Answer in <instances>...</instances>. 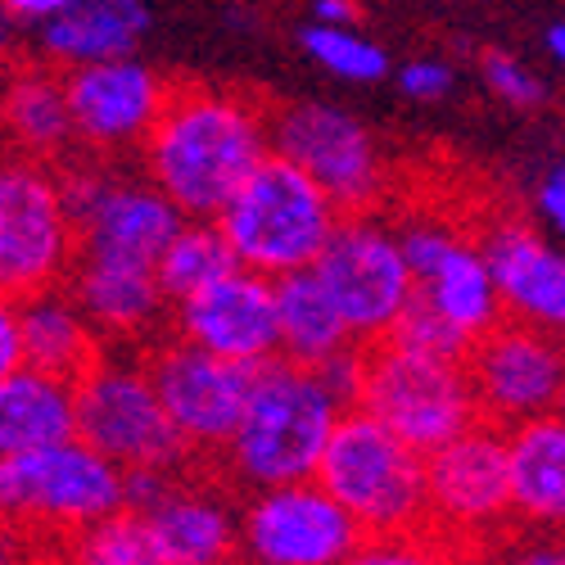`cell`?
<instances>
[{"instance_id": "cell-1", "label": "cell", "mask_w": 565, "mask_h": 565, "mask_svg": "<svg viewBox=\"0 0 565 565\" xmlns=\"http://www.w3.org/2000/svg\"><path fill=\"white\" fill-rule=\"evenodd\" d=\"M267 154L276 146L263 96L185 82L172 86V100L136 159L185 217H217Z\"/></svg>"}, {"instance_id": "cell-2", "label": "cell", "mask_w": 565, "mask_h": 565, "mask_svg": "<svg viewBox=\"0 0 565 565\" xmlns=\"http://www.w3.org/2000/svg\"><path fill=\"white\" fill-rule=\"evenodd\" d=\"M349 407L353 403L331 385L321 366L276 358L258 366L254 398L245 407L241 430L217 457V470L241 493L317 480L326 444Z\"/></svg>"}, {"instance_id": "cell-3", "label": "cell", "mask_w": 565, "mask_h": 565, "mask_svg": "<svg viewBox=\"0 0 565 565\" xmlns=\"http://www.w3.org/2000/svg\"><path fill=\"white\" fill-rule=\"evenodd\" d=\"M0 507L32 556L127 511V470L82 435L55 448L0 457Z\"/></svg>"}, {"instance_id": "cell-4", "label": "cell", "mask_w": 565, "mask_h": 565, "mask_svg": "<svg viewBox=\"0 0 565 565\" xmlns=\"http://www.w3.org/2000/svg\"><path fill=\"white\" fill-rule=\"evenodd\" d=\"M344 217L349 213L331 200L321 181H312L286 154H267L258 172L217 213V226L235 249V263L280 280L295 271H312L321 254L331 249Z\"/></svg>"}, {"instance_id": "cell-5", "label": "cell", "mask_w": 565, "mask_h": 565, "mask_svg": "<svg viewBox=\"0 0 565 565\" xmlns=\"http://www.w3.org/2000/svg\"><path fill=\"white\" fill-rule=\"evenodd\" d=\"M358 407L385 420L394 435H403L426 457L484 420L466 353L426 349L403 335L362 349Z\"/></svg>"}, {"instance_id": "cell-6", "label": "cell", "mask_w": 565, "mask_h": 565, "mask_svg": "<svg viewBox=\"0 0 565 565\" xmlns=\"http://www.w3.org/2000/svg\"><path fill=\"white\" fill-rule=\"evenodd\" d=\"M317 480L349 507L366 539L416 534L430 521L426 452L362 407H349L340 416Z\"/></svg>"}, {"instance_id": "cell-7", "label": "cell", "mask_w": 565, "mask_h": 565, "mask_svg": "<svg viewBox=\"0 0 565 565\" xmlns=\"http://www.w3.org/2000/svg\"><path fill=\"white\" fill-rule=\"evenodd\" d=\"M77 435L118 461L127 476L195 461L163 407L146 349L109 344L96 366L77 375Z\"/></svg>"}, {"instance_id": "cell-8", "label": "cell", "mask_w": 565, "mask_h": 565, "mask_svg": "<svg viewBox=\"0 0 565 565\" xmlns=\"http://www.w3.org/2000/svg\"><path fill=\"white\" fill-rule=\"evenodd\" d=\"M82 231L64 191V168L10 154L0 172V286L6 299L68 286Z\"/></svg>"}, {"instance_id": "cell-9", "label": "cell", "mask_w": 565, "mask_h": 565, "mask_svg": "<svg viewBox=\"0 0 565 565\" xmlns=\"http://www.w3.org/2000/svg\"><path fill=\"white\" fill-rule=\"evenodd\" d=\"M241 502L245 493L209 461L127 476V507L146 521L168 565H226L241 556Z\"/></svg>"}, {"instance_id": "cell-10", "label": "cell", "mask_w": 565, "mask_h": 565, "mask_svg": "<svg viewBox=\"0 0 565 565\" xmlns=\"http://www.w3.org/2000/svg\"><path fill=\"white\" fill-rule=\"evenodd\" d=\"M398 231L416 271V308L444 321L470 353V344L507 317L476 222H457L435 209H407L398 213Z\"/></svg>"}, {"instance_id": "cell-11", "label": "cell", "mask_w": 565, "mask_h": 565, "mask_svg": "<svg viewBox=\"0 0 565 565\" xmlns=\"http://www.w3.org/2000/svg\"><path fill=\"white\" fill-rule=\"evenodd\" d=\"M312 271L340 303L358 349L390 340L416 308V271L403 249L398 217L349 213Z\"/></svg>"}, {"instance_id": "cell-12", "label": "cell", "mask_w": 565, "mask_h": 565, "mask_svg": "<svg viewBox=\"0 0 565 565\" xmlns=\"http://www.w3.org/2000/svg\"><path fill=\"white\" fill-rule=\"evenodd\" d=\"M426 489H430V521L439 539L476 556L515 530L511 502V435L493 420H476L466 435L435 448L426 457Z\"/></svg>"}, {"instance_id": "cell-13", "label": "cell", "mask_w": 565, "mask_h": 565, "mask_svg": "<svg viewBox=\"0 0 565 565\" xmlns=\"http://www.w3.org/2000/svg\"><path fill=\"white\" fill-rule=\"evenodd\" d=\"M64 191L82 231V254L159 263V254L185 222V213L159 185L122 159H68Z\"/></svg>"}, {"instance_id": "cell-14", "label": "cell", "mask_w": 565, "mask_h": 565, "mask_svg": "<svg viewBox=\"0 0 565 565\" xmlns=\"http://www.w3.org/2000/svg\"><path fill=\"white\" fill-rule=\"evenodd\" d=\"M271 146L321 181L344 213H381L390 195V163L371 127L331 100L271 105Z\"/></svg>"}, {"instance_id": "cell-15", "label": "cell", "mask_w": 565, "mask_h": 565, "mask_svg": "<svg viewBox=\"0 0 565 565\" xmlns=\"http://www.w3.org/2000/svg\"><path fill=\"white\" fill-rule=\"evenodd\" d=\"M154 385L163 394V407L172 416V426L195 461L217 466V457L226 452L231 435L241 430L245 407L254 398V381L258 366L217 358L191 340L163 335L146 349Z\"/></svg>"}, {"instance_id": "cell-16", "label": "cell", "mask_w": 565, "mask_h": 565, "mask_svg": "<svg viewBox=\"0 0 565 565\" xmlns=\"http://www.w3.org/2000/svg\"><path fill=\"white\" fill-rule=\"evenodd\" d=\"M366 530L321 480L254 489L241 502V556L249 565H344Z\"/></svg>"}, {"instance_id": "cell-17", "label": "cell", "mask_w": 565, "mask_h": 565, "mask_svg": "<svg viewBox=\"0 0 565 565\" xmlns=\"http://www.w3.org/2000/svg\"><path fill=\"white\" fill-rule=\"evenodd\" d=\"M480 416L502 430L552 416L565 390V335L502 317L466 353Z\"/></svg>"}, {"instance_id": "cell-18", "label": "cell", "mask_w": 565, "mask_h": 565, "mask_svg": "<svg viewBox=\"0 0 565 565\" xmlns=\"http://www.w3.org/2000/svg\"><path fill=\"white\" fill-rule=\"evenodd\" d=\"M64 82L77 127V154L90 159L140 154L172 100V82L140 55L64 68Z\"/></svg>"}, {"instance_id": "cell-19", "label": "cell", "mask_w": 565, "mask_h": 565, "mask_svg": "<svg viewBox=\"0 0 565 565\" xmlns=\"http://www.w3.org/2000/svg\"><path fill=\"white\" fill-rule=\"evenodd\" d=\"M168 335L191 340L217 358L267 366L280 358V317L276 280L254 267H231L200 295L172 303Z\"/></svg>"}, {"instance_id": "cell-20", "label": "cell", "mask_w": 565, "mask_h": 565, "mask_svg": "<svg viewBox=\"0 0 565 565\" xmlns=\"http://www.w3.org/2000/svg\"><path fill=\"white\" fill-rule=\"evenodd\" d=\"M476 231L498 280L502 312L565 335V245L515 209L480 213Z\"/></svg>"}, {"instance_id": "cell-21", "label": "cell", "mask_w": 565, "mask_h": 565, "mask_svg": "<svg viewBox=\"0 0 565 565\" xmlns=\"http://www.w3.org/2000/svg\"><path fill=\"white\" fill-rule=\"evenodd\" d=\"M68 290L109 344L150 349L154 340L168 335V326H172V299L163 290L154 263L109 258V254H77Z\"/></svg>"}, {"instance_id": "cell-22", "label": "cell", "mask_w": 565, "mask_h": 565, "mask_svg": "<svg viewBox=\"0 0 565 565\" xmlns=\"http://www.w3.org/2000/svg\"><path fill=\"white\" fill-rule=\"evenodd\" d=\"M6 136H10V154L19 159H41V163L64 168L68 154H77V127H73L64 68L45 64L41 55L10 64Z\"/></svg>"}, {"instance_id": "cell-23", "label": "cell", "mask_w": 565, "mask_h": 565, "mask_svg": "<svg viewBox=\"0 0 565 565\" xmlns=\"http://www.w3.org/2000/svg\"><path fill=\"white\" fill-rule=\"evenodd\" d=\"M150 32L146 0H73V6L32 32V51L55 68H82L100 60L136 55Z\"/></svg>"}, {"instance_id": "cell-24", "label": "cell", "mask_w": 565, "mask_h": 565, "mask_svg": "<svg viewBox=\"0 0 565 565\" xmlns=\"http://www.w3.org/2000/svg\"><path fill=\"white\" fill-rule=\"evenodd\" d=\"M10 303H14L19 326H23V366L77 381V375H86L100 362V353L109 349V340L96 331V321L86 317V308L73 299L68 286L23 295Z\"/></svg>"}, {"instance_id": "cell-25", "label": "cell", "mask_w": 565, "mask_h": 565, "mask_svg": "<svg viewBox=\"0 0 565 565\" xmlns=\"http://www.w3.org/2000/svg\"><path fill=\"white\" fill-rule=\"evenodd\" d=\"M511 435V502L515 525L565 534V416H539Z\"/></svg>"}, {"instance_id": "cell-26", "label": "cell", "mask_w": 565, "mask_h": 565, "mask_svg": "<svg viewBox=\"0 0 565 565\" xmlns=\"http://www.w3.org/2000/svg\"><path fill=\"white\" fill-rule=\"evenodd\" d=\"M77 439V381L19 366L0 375V457Z\"/></svg>"}, {"instance_id": "cell-27", "label": "cell", "mask_w": 565, "mask_h": 565, "mask_svg": "<svg viewBox=\"0 0 565 565\" xmlns=\"http://www.w3.org/2000/svg\"><path fill=\"white\" fill-rule=\"evenodd\" d=\"M276 317H280V358L326 366L358 349L349 321L317 271H295L276 280Z\"/></svg>"}, {"instance_id": "cell-28", "label": "cell", "mask_w": 565, "mask_h": 565, "mask_svg": "<svg viewBox=\"0 0 565 565\" xmlns=\"http://www.w3.org/2000/svg\"><path fill=\"white\" fill-rule=\"evenodd\" d=\"M154 267H159L168 299L181 303V299L200 295L204 286H213V280L226 276L231 267H241V263H235V249L226 245L217 217H185Z\"/></svg>"}, {"instance_id": "cell-29", "label": "cell", "mask_w": 565, "mask_h": 565, "mask_svg": "<svg viewBox=\"0 0 565 565\" xmlns=\"http://www.w3.org/2000/svg\"><path fill=\"white\" fill-rule=\"evenodd\" d=\"M36 565H168V561L154 547L146 521L127 507V511L109 515V521L64 539L60 547L41 552Z\"/></svg>"}, {"instance_id": "cell-30", "label": "cell", "mask_w": 565, "mask_h": 565, "mask_svg": "<svg viewBox=\"0 0 565 565\" xmlns=\"http://www.w3.org/2000/svg\"><path fill=\"white\" fill-rule=\"evenodd\" d=\"M299 45L303 55L326 68L340 82H353V86H375L390 77V51L381 41H371L358 23H312L299 32Z\"/></svg>"}, {"instance_id": "cell-31", "label": "cell", "mask_w": 565, "mask_h": 565, "mask_svg": "<svg viewBox=\"0 0 565 565\" xmlns=\"http://www.w3.org/2000/svg\"><path fill=\"white\" fill-rule=\"evenodd\" d=\"M344 565H470V556L448 539H439L435 530H416V534L366 539Z\"/></svg>"}, {"instance_id": "cell-32", "label": "cell", "mask_w": 565, "mask_h": 565, "mask_svg": "<svg viewBox=\"0 0 565 565\" xmlns=\"http://www.w3.org/2000/svg\"><path fill=\"white\" fill-rule=\"evenodd\" d=\"M480 77L489 86V96L502 100V105H511V109H539L547 100L539 73L525 60L507 55V51H484L480 55Z\"/></svg>"}, {"instance_id": "cell-33", "label": "cell", "mask_w": 565, "mask_h": 565, "mask_svg": "<svg viewBox=\"0 0 565 565\" xmlns=\"http://www.w3.org/2000/svg\"><path fill=\"white\" fill-rule=\"evenodd\" d=\"M470 565H565V534H539L515 525L498 543L480 547Z\"/></svg>"}, {"instance_id": "cell-34", "label": "cell", "mask_w": 565, "mask_h": 565, "mask_svg": "<svg viewBox=\"0 0 565 565\" xmlns=\"http://www.w3.org/2000/svg\"><path fill=\"white\" fill-rule=\"evenodd\" d=\"M394 82H398V90H403L407 100L430 105V100H444L448 90L457 86V73L439 55H416V60H407V64L394 68Z\"/></svg>"}, {"instance_id": "cell-35", "label": "cell", "mask_w": 565, "mask_h": 565, "mask_svg": "<svg viewBox=\"0 0 565 565\" xmlns=\"http://www.w3.org/2000/svg\"><path fill=\"white\" fill-rule=\"evenodd\" d=\"M530 217L565 245V159L547 163L530 191Z\"/></svg>"}, {"instance_id": "cell-36", "label": "cell", "mask_w": 565, "mask_h": 565, "mask_svg": "<svg viewBox=\"0 0 565 565\" xmlns=\"http://www.w3.org/2000/svg\"><path fill=\"white\" fill-rule=\"evenodd\" d=\"M73 0H0V10H6V28H23L28 36L36 28H45L51 19H60Z\"/></svg>"}, {"instance_id": "cell-37", "label": "cell", "mask_w": 565, "mask_h": 565, "mask_svg": "<svg viewBox=\"0 0 565 565\" xmlns=\"http://www.w3.org/2000/svg\"><path fill=\"white\" fill-rule=\"evenodd\" d=\"M19 366H23V326H19L14 303L6 299V308H0V375Z\"/></svg>"}, {"instance_id": "cell-38", "label": "cell", "mask_w": 565, "mask_h": 565, "mask_svg": "<svg viewBox=\"0 0 565 565\" xmlns=\"http://www.w3.org/2000/svg\"><path fill=\"white\" fill-rule=\"evenodd\" d=\"M312 23H358V0H312Z\"/></svg>"}, {"instance_id": "cell-39", "label": "cell", "mask_w": 565, "mask_h": 565, "mask_svg": "<svg viewBox=\"0 0 565 565\" xmlns=\"http://www.w3.org/2000/svg\"><path fill=\"white\" fill-rule=\"evenodd\" d=\"M543 45H547V55L565 68V23H552V28L543 32Z\"/></svg>"}, {"instance_id": "cell-40", "label": "cell", "mask_w": 565, "mask_h": 565, "mask_svg": "<svg viewBox=\"0 0 565 565\" xmlns=\"http://www.w3.org/2000/svg\"><path fill=\"white\" fill-rule=\"evenodd\" d=\"M226 565H249V561H245V556H235V561H226Z\"/></svg>"}, {"instance_id": "cell-41", "label": "cell", "mask_w": 565, "mask_h": 565, "mask_svg": "<svg viewBox=\"0 0 565 565\" xmlns=\"http://www.w3.org/2000/svg\"><path fill=\"white\" fill-rule=\"evenodd\" d=\"M556 412H561V416H565V390H561V407H556Z\"/></svg>"}]
</instances>
